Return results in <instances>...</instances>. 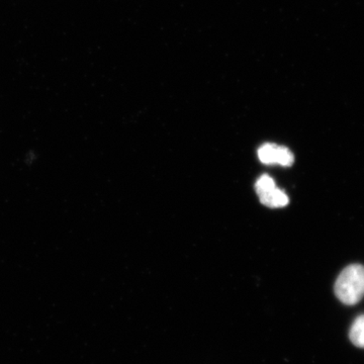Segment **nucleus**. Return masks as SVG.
Returning a JSON list of instances; mask_svg holds the SVG:
<instances>
[{"label":"nucleus","mask_w":364,"mask_h":364,"mask_svg":"<svg viewBox=\"0 0 364 364\" xmlns=\"http://www.w3.org/2000/svg\"><path fill=\"white\" fill-rule=\"evenodd\" d=\"M349 337H350L352 343L355 346L364 348V315L354 321L353 325L351 326Z\"/></svg>","instance_id":"obj_4"},{"label":"nucleus","mask_w":364,"mask_h":364,"mask_svg":"<svg viewBox=\"0 0 364 364\" xmlns=\"http://www.w3.org/2000/svg\"><path fill=\"white\" fill-rule=\"evenodd\" d=\"M258 158L263 164H277L284 167L291 166L294 161L293 152L289 148L272 143L261 146L258 150Z\"/></svg>","instance_id":"obj_2"},{"label":"nucleus","mask_w":364,"mask_h":364,"mask_svg":"<svg viewBox=\"0 0 364 364\" xmlns=\"http://www.w3.org/2000/svg\"><path fill=\"white\" fill-rule=\"evenodd\" d=\"M261 203L270 208H279L287 207L289 203V196L282 189L275 188L269 193L258 196Z\"/></svg>","instance_id":"obj_3"},{"label":"nucleus","mask_w":364,"mask_h":364,"mask_svg":"<svg viewBox=\"0 0 364 364\" xmlns=\"http://www.w3.org/2000/svg\"><path fill=\"white\" fill-rule=\"evenodd\" d=\"M275 188H277L275 181H273L272 176H267V174L260 176L255 183V191L258 196L265 195Z\"/></svg>","instance_id":"obj_5"},{"label":"nucleus","mask_w":364,"mask_h":364,"mask_svg":"<svg viewBox=\"0 0 364 364\" xmlns=\"http://www.w3.org/2000/svg\"><path fill=\"white\" fill-rule=\"evenodd\" d=\"M335 294L341 303L353 306L364 296V267L351 264L344 268L335 282Z\"/></svg>","instance_id":"obj_1"}]
</instances>
